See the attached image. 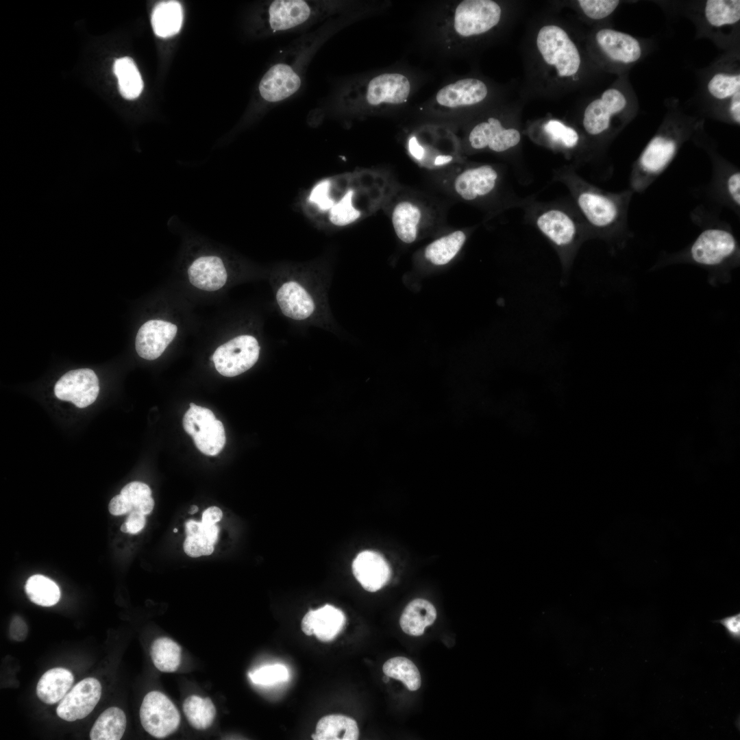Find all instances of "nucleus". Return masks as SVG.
Segmentation results:
<instances>
[{
  "label": "nucleus",
  "mask_w": 740,
  "mask_h": 740,
  "mask_svg": "<svg viewBox=\"0 0 740 740\" xmlns=\"http://www.w3.org/2000/svg\"><path fill=\"white\" fill-rule=\"evenodd\" d=\"M739 254L737 240L726 227H710L703 230L690 245L687 256L693 263L706 268L720 267L730 262Z\"/></svg>",
  "instance_id": "nucleus-10"
},
{
  "label": "nucleus",
  "mask_w": 740,
  "mask_h": 740,
  "mask_svg": "<svg viewBox=\"0 0 740 740\" xmlns=\"http://www.w3.org/2000/svg\"><path fill=\"white\" fill-rule=\"evenodd\" d=\"M25 590L29 599L42 606H51L57 604L60 597L58 586L51 579L42 575H34L28 578Z\"/></svg>",
  "instance_id": "nucleus-41"
},
{
  "label": "nucleus",
  "mask_w": 740,
  "mask_h": 740,
  "mask_svg": "<svg viewBox=\"0 0 740 740\" xmlns=\"http://www.w3.org/2000/svg\"><path fill=\"white\" fill-rule=\"evenodd\" d=\"M345 616L342 610L326 604L308 611L301 623V630L306 635L314 634L323 642L333 640L343 630Z\"/></svg>",
  "instance_id": "nucleus-25"
},
{
  "label": "nucleus",
  "mask_w": 740,
  "mask_h": 740,
  "mask_svg": "<svg viewBox=\"0 0 740 740\" xmlns=\"http://www.w3.org/2000/svg\"><path fill=\"white\" fill-rule=\"evenodd\" d=\"M27 633L28 628L24 619L21 616H14L9 626L10 639L15 641H23L26 639Z\"/></svg>",
  "instance_id": "nucleus-48"
},
{
  "label": "nucleus",
  "mask_w": 740,
  "mask_h": 740,
  "mask_svg": "<svg viewBox=\"0 0 740 740\" xmlns=\"http://www.w3.org/2000/svg\"><path fill=\"white\" fill-rule=\"evenodd\" d=\"M197 510H198V507L196 505H193V506H192V507H191V508H190V510L189 511V513L191 514V515H193L195 513H197Z\"/></svg>",
  "instance_id": "nucleus-51"
},
{
  "label": "nucleus",
  "mask_w": 740,
  "mask_h": 740,
  "mask_svg": "<svg viewBox=\"0 0 740 740\" xmlns=\"http://www.w3.org/2000/svg\"><path fill=\"white\" fill-rule=\"evenodd\" d=\"M140 719L143 728L156 738H164L173 733L180 723V713L164 693L153 691L144 698Z\"/></svg>",
  "instance_id": "nucleus-14"
},
{
  "label": "nucleus",
  "mask_w": 740,
  "mask_h": 740,
  "mask_svg": "<svg viewBox=\"0 0 740 740\" xmlns=\"http://www.w3.org/2000/svg\"><path fill=\"white\" fill-rule=\"evenodd\" d=\"M637 96L628 73L591 100L583 110L581 125L585 136L596 145H604L620 132L637 116Z\"/></svg>",
  "instance_id": "nucleus-4"
},
{
  "label": "nucleus",
  "mask_w": 740,
  "mask_h": 740,
  "mask_svg": "<svg viewBox=\"0 0 740 740\" xmlns=\"http://www.w3.org/2000/svg\"><path fill=\"white\" fill-rule=\"evenodd\" d=\"M502 13L500 5L494 1H462L455 10L454 30L464 38L484 34L500 23Z\"/></svg>",
  "instance_id": "nucleus-12"
},
{
  "label": "nucleus",
  "mask_w": 740,
  "mask_h": 740,
  "mask_svg": "<svg viewBox=\"0 0 740 740\" xmlns=\"http://www.w3.org/2000/svg\"><path fill=\"white\" fill-rule=\"evenodd\" d=\"M359 729L356 722L343 715H329L318 722L315 733L312 735L316 740H356Z\"/></svg>",
  "instance_id": "nucleus-31"
},
{
  "label": "nucleus",
  "mask_w": 740,
  "mask_h": 740,
  "mask_svg": "<svg viewBox=\"0 0 740 740\" xmlns=\"http://www.w3.org/2000/svg\"><path fill=\"white\" fill-rule=\"evenodd\" d=\"M649 41L610 27H600L590 36L593 59L607 71L619 75L628 73L649 53Z\"/></svg>",
  "instance_id": "nucleus-6"
},
{
  "label": "nucleus",
  "mask_w": 740,
  "mask_h": 740,
  "mask_svg": "<svg viewBox=\"0 0 740 740\" xmlns=\"http://www.w3.org/2000/svg\"><path fill=\"white\" fill-rule=\"evenodd\" d=\"M410 84L408 78L397 73H386L373 77L364 90L365 103L371 106L400 104L408 98Z\"/></svg>",
  "instance_id": "nucleus-19"
},
{
  "label": "nucleus",
  "mask_w": 740,
  "mask_h": 740,
  "mask_svg": "<svg viewBox=\"0 0 740 740\" xmlns=\"http://www.w3.org/2000/svg\"><path fill=\"white\" fill-rule=\"evenodd\" d=\"M182 423L184 430L203 454L216 456L224 447L226 439L223 425L210 409L190 403Z\"/></svg>",
  "instance_id": "nucleus-11"
},
{
  "label": "nucleus",
  "mask_w": 740,
  "mask_h": 740,
  "mask_svg": "<svg viewBox=\"0 0 740 740\" xmlns=\"http://www.w3.org/2000/svg\"><path fill=\"white\" fill-rule=\"evenodd\" d=\"M74 681L72 673L63 667L52 668L40 678L36 693L45 704H53L60 701L68 693Z\"/></svg>",
  "instance_id": "nucleus-30"
},
{
  "label": "nucleus",
  "mask_w": 740,
  "mask_h": 740,
  "mask_svg": "<svg viewBox=\"0 0 740 740\" xmlns=\"http://www.w3.org/2000/svg\"><path fill=\"white\" fill-rule=\"evenodd\" d=\"M260 349V347L254 336L240 335L220 345L212 355V361L220 374L225 377H234L256 364Z\"/></svg>",
  "instance_id": "nucleus-13"
},
{
  "label": "nucleus",
  "mask_w": 740,
  "mask_h": 740,
  "mask_svg": "<svg viewBox=\"0 0 740 740\" xmlns=\"http://www.w3.org/2000/svg\"><path fill=\"white\" fill-rule=\"evenodd\" d=\"M384 674L403 682L411 691L418 690L421 684V674L417 666L410 659L396 656L386 661L382 666Z\"/></svg>",
  "instance_id": "nucleus-40"
},
{
  "label": "nucleus",
  "mask_w": 740,
  "mask_h": 740,
  "mask_svg": "<svg viewBox=\"0 0 740 740\" xmlns=\"http://www.w3.org/2000/svg\"><path fill=\"white\" fill-rule=\"evenodd\" d=\"M714 623L722 624L726 630L728 637L735 643L740 642V613L725 617L721 619L713 621Z\"/></svg>",
  "instance_id": "nucleus-46"
},
{
  "label": "nucleus",
  "mask_w": 740,
  "mask_h": 740,
  "mask_svg": "<svg viewBox=\"0 0 740 740\" xmlns=\"http://www.w3.org/2000/svg\"><path fill=\"white\" fill-rule=\"evenodd\" d=\"M183 711L189 724L197 730L209 728L216 716V708L212 700L197 695H190L184 700Z\"/></svg>",
  "instance_id": "nucleus-37"
},
{
  "label": "nucleus",
  "mask_w": 740,
  "mask_h": 740,
  "mask_svg": "<svg viewBox=\"0 0 740 740\" xmlns=\"http://www.w3.org/2000/svg\"><path fill=\"white\" fill-rule=\"evenodd\" d=\"M301 80L289 64L278 63L271 66L262 77L259 91L262 97L269 102L283 101L293 95L300 88Z\"/></svg>",
  "instance_id": "nucleus-23"
},
{
  "label": "nucleus",
  "mask_w": 740,
  "mask_h": 740,
  "mask_svg": "<svg viewBox=\"0 0 740 740\" xmlns=\"http://www.w3.org/2000/svg\"><path fill=\"white\" fill-rule=\"evenodd\" d=\"M223 517L221 510L217 506H210L202 514V522L206 525H214Z\"/></svg>",
  "instance_id": "nucleus-49"
},
{
  "label": "nucleus",
  "mask_w": 740,
  "mask_h": 740,
  "mask_svg": "<svg viewBox=\"0 0 740 740\" xmlns=\"http://www.w3.org/2000/svg\"><path fill=\"white\" fill-rule=\"evenodd\" d=\"M177 331L175 324L162 320H149L139 328L135 342L139 356L153 360L160 357Z\"/></svg>",
  "instance_id": "nucleus-21"
},
{
  "label": "nucleus",
  "mask_w": 740,
  "mask_h": 740,
  "mask_svg": "<svg viewBox=\"0 0 740 740\" xmlns=\"http://www.w3.org/2000/svg\"><path fill=\"white\" fill-rule=\"evenodd\" d=\"M465 241L466 234L463 231H454L428 245L425 250V256L435 265L445 264L458 253Z\"/></svg>",
  "instance_id": "nucleus-35"
},
{
  "label": "nucleus",
  "mask_w": 740,
  "mask_h": 740,
  "mask_svg": "<svg viewBox=\"0 0 740 740\" xmlns=\"http://www.w3.org/2000/svg\"><path fill=\"white\" fill-rule=\"evenodd\" d=\"M185 553L193 558L208 556L214 552V545L200 536H186L183 545Z\"/></svg>",
  "instance_id": "nucleus-45"
},
{
  "label": "nucleus",
  "mask_w": 740,
  "mask_h": 740,
  "mask_svg": "<svg viewBox=\"0 0 740 740\" xmlns=\"http://www.w3.org/2000/svg\"><path fill=\"white\" fill-rule=\"evenodd\" d=\"M386 178L362 170L323 177L303 194L301 208L316 224L343 227L358 222L378 209L386 199Z\"/></svg>",
  "instance_id": "nucleus-1"
},
{
  "label": "nucleus",
  "mask_w": 740,
  "mask_h": 740,
  "mask_svg": "<svg viewBox=\"0 0 740 740\" xmlns=\"http://www.w3.org/2000/svg\"><path fill=\"white\" fill-rule=\"evenodd\" d=\"M251 682L260 685H273L286 681L289 678L287 668L280 664L265 665L249 673Z\"/></svg>",
  "instance_id": "nucleus-43"
},
{
  "label": "nucleus",
  "mask_w": 740,
  "mask_h": 740,
  "mask_svg": "<svg viewBox=\"0 0 740 740\" xmlns=\"http://www.w3.org/2000/svg\"><path fill=\"white\" fill-rule=\"evenodd\" d=\"M182 6L179 2L168 1L159 3L151 15L154 33L162 38L176 34L182 26Z\"/></svg>",
  "instance_id": "nucleus-33"
},
{
  "label": "nucleus",
  "mask_w": 740,
  "mask_h": 740,
  "mask_svg": "<svg viewBox=\"0 0 740 740\" xmlns=\"http://www.w3.org/2000/svg\"><path fill=\"white\" fill-rule=\"evenodd\" d=\"M114 73L118 79L119 91L124 98L134 99L140 95L143 88V79L130 58L117 59L114 64Z\"/></svg>",
  "instance_id": "nucleus-36"
},
{
  "label": "nucleus",
  "mask_w": 740,
  "mask_h": 740,
  "mask_svg": "<svg viewBox=\"0 0 740 740\" xmlns=\"http://www.w3.org/2000/svg\"><path fill=\"white\" fill-rule=\"evenodd\" d=\"M577 3L585 16L593 21L608 18L620 4L617 0H579Z\"/></svg>",
  "instance_id": "nucleus-44"
},
{
  "label": "nucleus",
  "mask_w": 740,
  "mask_h": 740,
  "mask_svg": "<svg viewBox=\"0 0 740 740\" xmlns=\"http://www.w3.org/2000/svg\"><path fill=\"white\" fill-rule=\"evenodd\" d=\"M187 273L193 286L207 291L219 290L227 279L223 258L214 254H201L195 257L190 263Z\"/></svg>",
  "instance_id": "nucleus-24"
},
{
  "label": "nucleus",
  "mask_w": 740,
  "mask_h": 740,
  "mask_svg": "<svg viewBox=\"0 0 740 740\" xmlns=\"http://www.w3.org/2000/svg\"><path fill=\"white\" fill-rule=\"evenodd\" d=\"M173 532H177V528H174V529H173Z\"/></svg>",
  "instance_id": "nucleus-52"
},
{
  "label": "nucleus",
  "mask_w": 740,
  "mask_h": 740,
  "mask_svg": "<svg viewBox=\"0 0 740 740\" xmlns=\"http://www.w3.org/2000/svg\"><path fill=\"white\" fill-rule=\"evenodd\" d=\"M101 695V686L95 678H86L77 683L60 700L56 713L61 719L73 722L88 715Z\"/></svg>",
  "instance_id": "nucleus-18"
},
{
  "label": "nucleus",
  "mask_w": 740,
  "mask_h": 740,
  "mask_svg": "<svg viewBox=\"0 0 740 740\" xmlns=\"http://www.w3.org/2000/svg\"><path fill=\"white\" fill-rule=\"evenodd\" d=\"M713 164L711 182L713 193L724 204L739 212L740 207V171L737 166L726 161L711 149L706 148Z\"/></svg>",
  "instance_id": "nucleus-20"
},
{
  "label": "nucleus",
  "mask_w": 740,
  "mask_h": 740,
  "mask_svg": "<svg viewBox=\"0 0 740 740\" xmlns=\"http://www.w3.org/2000/svg\"><path fill=\"white\" fill-rule=\"evenodd\" d=\"M518 127L506 125L495 117H489L473 127L468 136L470 147L474 150H489L502 153L516 147L521 142Z\"/></svg>",
  "instance_id": "nucleus-15"
},
{
  "label": "nucleus",
  "mask_w": 740,
  "mask_h": 740,
  "mask_svg": "<svg viewBox=\"0 0 740 740\" xmlns=\"http://www.w3.org/2000/svg\"><path fill=\"white\" fill-rule=\"evenodd\" d=\"M535 47L543 64L557 79H576L584 69V58L578 46L559 25L548 23L541 27L536 35Z\"/></svg>",
  "instance_id": "nucleus-8"
},
{
  "label": "nucleus",
  "mask_w": 740,
  "mask_h": 740,
  "mask_svg": "<svg viewBox=\"0 0 740 740\" xmlns=\"http://www.w3.org/2000/svg\"><path fill=\"white\" fill-rule=\"evenodd\" d=\"M699 35L708 37L716 44L731 47L739 36L740 1L708 0L702 3L699 13Z\"/></svg>",
  "instance_id": "nucleus-9"
},
{
  "label": "nucleus",
  "mask_w": 740,
  "mask_h": 740,
  "mask_svg": "<svg viewBox=\"0 0 740 740\" xmlns=\"http://www.w3.org/2000/svg\"><path fill=\"white\" fill-rule=\"evenodd\" d=\"M145 523V515L132 511L129 513L126 521L121 525V530L124 533L137 534L143 529Z\"/></svg>",
  "instance_id": "nucleus-47"
},
{
  "label": "nucleus",
  "mask_w": 740,
  "mask_h": 740,
  "mask_svg": "<svg viewBox=\"0 0 740 740\" xmlns=\"http://www.w3.org/2000/svg\"><path fill=\"white\" fill-rule=\"evenodd\" d=\"M556 179L567 186L580 216L591 235L616 241L629 234L628 208L634 193L605 191L587 182L570 168L560 169Z\"/></svg>",
  "instance_id": "nucleus-3"
},
{
  "label": "nucleus",
  "mask_w": 740,
  "mask_h": 740,
  "mask_svg": "<svg viewBox=\"0 0 740 740\" xmlns=\"http://www.w3.org/2000/svg\"><path fill=\"white\" fill-rule=\"evenodd\" d=\"M120 495L129 510L140 513L145 515L151 513L154 507V500L151 497L149 486L141 482L134 481L127 484L121 491Z\"/></svg>",
  "instance_id": "nucleus-42"
},
{
  "label": "nucleus",
  "mask_w": 740,
  "mask_h": 740,
  "mask_svg": "<svg viewBox=\"0 0 740 740\" xmlns=\"http://www.w3.org/2000/svg\"><path fill=\"white\" fill-rule=\"evenodd\" d=\"M204 526V524L202 521L199 522L193 519L188 520L185 523L186 536H200L203 538Z\"/></svg>",
  "instance_id": "nucleus-50"
},
{
  "label": "nucleus",
  "mask_w": 740,
  "mask_h": 740,
  "mask_svg": "<svg viewBox=\"0 0 740 740\" xmlns=\"http://www.w3.org/2000/svg\"><path fill=\"white\" fill-rule=\"evenodd\" d=\"M541 130L551 145L562 150H574L580 143L579 132L558 119L546 121L543 123Z\"/></svg>",
  "instance_id": "nucleus-39"
},
{
  "label": "nucleus",
  "mask_w": 740,
  "mask_h": 740,
  "mask_svg": "<svg viewBox=\"0 0 740 740\" xmlns=\"http://www.w3.org/2000/svg\"><path fill=\"white\" fill-rule=\"evenodd\" d=\"M488 92L482 80L465 78L443 87L438 91L436 99L440 106L449 108L471 106L484 101Z\"/></svg>",
  "instance_id": "nucleus-27"
},
{
  "label": "nucleus",
  "mask_w": 740,
  "mask_h": 740,
  "mask_svg": "<svg viewBox=\"0 0 740 740\" xmlns=\"http://www.w3.org/2000/svg\"><path fill=\"white\" fill-rule=\"evenodd\" d=\"M499 173L492 166L484 164L467 169L459 173L454 182L456 194L465 201H475L494 191Z\"/></svg>",
  "instance_id": "nucleus-22"
},
{
  "label": "nucleus",
  "mask_w": 740,
  "mask_h": 740,
  "mask_svg": "<svg viewBox=\"0 0 740 740\" xmlns=\"http://www.w3.org/2000/svg\"><path fill=\"white\" fill-rule=\"evenodd\" d=\"M699 90L704 113L720 121L726 106L740 95L739 56L737 50L728 51L704 70Z\"/></svg>",
  "instance_id": "nucleus-7"
},
{
  "label": "nucleus",
  "mask_w": 740,
  "mask_h": 740,
  "mask_svg": "<svg viewBox=\"0 0 740 740\" xmlns=\"http://www.w3.org/2000/svg\"><path fill=\"white\" fill-rule=\"evenodd\" d=\"M436 618V610L434 605L426 600L418 598L406 606L400 617L399 624L406 634L418 637L423 634L425 628L431 626Z\"/></svg>",
  "instance_id": "nucleus-29"
},
{
  "label": "nucleus",
  "mask_w": 740,
  "mask_h": 740,
  "mask_svg": "<svg viewBox=\"0 0 740 740\" xmlns=\"http://www.w3.org/2000/svg\"><path fill=\"white\" fill-rule=\"evenodd\" d=\"M666 103L659 127L632 164L629 189L634 193L647 190L704 124L703 119L683 112L677 99H670Z\"/></svg>",
  "instance_id": "nucleus-2"
},
{
  "label": "nucleus",
  "mask_w": 740,
  "mask_h": 740,
  "mask_svg": "<svg viewBox=\"0 0 740 740\" xmlns=\"http://www.w3.org/2000/svg\"><path fill=\"white\" fill-rule=\"evenodd\" d=\"M324 3L304 0H275L268 8V23L273 32L293 29L314 19Z\"/></svg>",
  "instance_id": "nucleus-16"
},
{
  "label": "nucleus",
  "mask_w": 740,
  "mask_h": 740,
  "mask_svg": "<svg viewBox=\"0 0 740 740\" xmlns=\"http://www.w3.org/2000/svg\"><path fill=\"white\" fill-rule=\"evenodd\" d=\"M534 211V223L558 254L566 277L581 244L591 238L589 230L581 217L563 207L544 205Z\"/></svg>",
  "instance_id": "nucleus-5"
},
{
  "label": "nucleus",
  "mask_w": 740,
  "mask_h": 740,
  "mask_svg": "<svg viewBox=\"0 0 740 740\" xmlns=\"http://www.w3.org/2000/svg\"><path fill=\"white\" fill-rule=\"evenodd\" d=\"M182 650L168 637L156 639L151 648V656L156 667L163 672H173L180 665Z\"/></svg>",
  "instance_id": "nucleus-38"
},
{
  "label": "nucleus",
  "mask_w": 740,
  "mask_h": 740,
  "mask_svg": "<svg viewBox=\"0 0 740 740\" xmlns=\"http://www.w3.org/2000/svg\"><path fill=\"white\" fill-rule=\"evenodd\" d=\"M421 219V209L410 201L397 203L391 214L395 232L398 238L406 243H411L416 240Z\"/></svg>",
  "instance_id": "nucleus-32"
},
{
  "label": "nucleus",
  "mask_w": 740,
  "mask_h": 740,
  "mask_svg": "<svg viewBox=\"0 0 740 740\" xmlns=\"http://www.w3.org/2000/svg\"><path fill=\"white\" fill-rule=\"evenodd\" d=\"M127 724L125 713L118 707L105 710L92 726L91 740H119L123 737Z\"/></svg>",
  "instance_id": "nucleus-34"
},
{
  "label": "nucleus",
  "mask_w": 740,
  "mask_h": 740,
  "mask_svg": "<svg viewBox=\"0 0 740 740\" xmlns=\"http://www.w3.org/2000/svg\"><path fill=\"white\" fill-rule=\"evenodd\" d=\"M99 392V380L90 369L71 370L63 375L54 386L56 396L63 401L71 402L82 408L92 404Z\"/></svg>",
  "instance_id": "nucleus-17"
},
{
  "label": "nucleus",
  "mask_w": 740,
  "mask_h": 740,
  "mask_svg": "<svg viewBox=\"0 0 740 740\" xmlns=\"http://www.w3.org/2000/svg\"><path fill=\"white\" fill-rule=\"evenodd\" d=\"M276 299L282 313L297 321L308 318L315 309L310 295L301 284L293 280L284 282L279 288Z\"/></svg>",
  "instance_id": "nucleus-28"
},
{
  "label": "nucleus",
  "mask_w": 740,
  "mask_h": 740,
  "mask_svg": "<svg viewBox=\"0 0 740 740\" xmlns=\"http://www.w3.org/2000/svg\"><path fill=\"white\" fill-rule=\"evenodd\" d=\"M352 567L356 579L369 592L380 590L390 579L388 564L375 552L363 551L359 553L354 560Z\"/></svg>",
  "instance_id": "nucleus-26"
}]
</instances>
